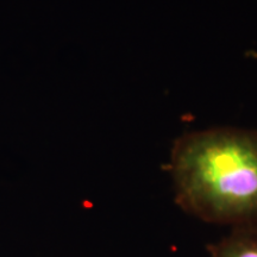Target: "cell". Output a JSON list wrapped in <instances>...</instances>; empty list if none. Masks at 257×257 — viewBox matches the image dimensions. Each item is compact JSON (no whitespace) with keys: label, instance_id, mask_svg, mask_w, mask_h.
<instances>
[{"label":"cell","instance_id":"1","mask_svg":"<svg viewBox=\"0 0 257 257\" xmlns=\"http://www.w3.org/2000/svg\"><path fill=\"white\" fill-rule=\"evenodd\" d=\"M176 202L187 213L232 226L257 221V133L234 127L193 131L170 156Z\"/></svg>","mask_w":257,"mask_h":257},{"label":"cell","instance_id":"2","mask_svg":"<svg viewBox=\"0 0 257 257\" xmlns=\"http://www.w3.org/2000/svg\"><path fill=\"white\" fill-rule=\"evenodd\" d=\"M211 257H257V226H233L224 238L207 246Z\"/></svg>","mask_w":257,"mask_h":257}]
</instances>
